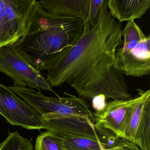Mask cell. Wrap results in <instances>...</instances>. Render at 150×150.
<instances>
[{
	"label": "cell",
	"mask_w": 150,
	"mask_h": 150,
	"mask_svg": "<svg viewBox=\"0 0 150 150\" xmlns=\"http://www.w3.org/2000/svg\"><path fill=\"white\" fill-rule=\"evenodd\" d=\"M121 23L107 11L105 0L98 21L75 45L51 64L46 79L52 86L68 84L78 97L91 100L103 95L112 100L132 98L115 53L123 44Z\"/></svg>",
	"instance_id": "obj_1"
},
{
	"label": "cell",
	"mask_w": 150,
	"mask_h": 150,
	"mask_svg": "<svg viewBox=\"0 0 150 150\" xmlns=\"http://www.w3.org/2000/svg\"><path fill=\"white\" fill-rule=\"evenodd\" d=\"M85 23L81 18L50 14L38 1L23 35L13 45L41 72L75 45L82 34Z\"/></svg>",
	"instance_id": "obj_2"
},
{
	"label": "cell",
	"mask_w": 150,
	"mask_h": 150,
	"mask_svg": "<svg viewBox=\"0 0 150 150\" xmlns=\"http://www.w3.org/2000/svg\"><path fill=\"white\" fill-rule=\"evenodd\" d=\"M10 88L36 110L43 120L70 116H86L94 120V112L87 101L65 93L67 97L45 96L26 86L14 84Z\"/></svg>",
	"instance_id": "obj_3"
},
{
	"label": "cell",
	"mask_w": 150,
	"mask_h": 150,
	"mask_svg": "<svg viewBox=\"0 0 150 150\" xmlns=\"http://www.w3.org/2000/svg\"><path fill=\"white\" fill-rule=\"evenodd\" d=\"M123 45L115 57L121 70L127 76L140 77L150 74V37L145 36L134 20L127 21L122 30Z\"/></svg>",
	"instance_id": "obj_4"
},
{
	"label": "cell",
	"mask_w": 150,
	"mask_h": 150,
	"mask_svg": "<svg viewBox=\"0 0 150 150\" xmlns=\"http://www.w3.org/2000/svg\"><path fill=\"white\" fill-rule=\"evenodd\" d=\"M0 72L10 77L14 84L54 92L46 78L24 53L13 45L0 47Z\"/></svg>",
	"instance_id": "obj_5"
},
{
	"label": "cell",
	"mask_w": 150,
	"mask_h": 150,
	"mask_svg": "<svg viewBox=\"0 0 150 150\" xmlns=\"http://www.w3.org/2000/svg\"><path fill=\"white\" fill-rule=\"evenodd\" d=\"M0 114L12 126L31 130L44 129L41 115L10 88L0 83Z\"/></svg>",
	"instance_id": "obj_6"
},
{
	"label": "cell",
	"mask_w": 150,
	"mask_h": 150,
	"mask_svg": "<svg viewBox=\"0 0 150 150\" xmlns=\"http://www.w3.org/2000/svg\"><path fill=\"white\" fill-rule=\"evenodd\" d=\"M139 99L138 94L129 99L115 100L107 103L103 109L94 112L95 127L122 138V130L128 115Z\"/></svg>",
	"instance_id": "obj_7"
},
{
	"label": "cell",
	"mask_w": 150,
	"mask_h": 150,
	"mask_svg": "<svg viewBox=\"0 0 150 150\" xmlns=\"http://www.w3.org/2000/svg\"><path fill=\"white\" fill-rule=\"evenodd\" d=\"M44 129L62 138L84 137L98 139L101 130L96 127L93 120L86 116L56 117L44 120Z\"/></svg>",
	"instance_id": "obj_8"
},
{
	"label": "cell",
	"mask_w": 150,
	"mask_h": 150,
	"mask_svg": "<svg viewBox=\"0 0 150 150\" xmlns=\"http://www.w3.org/2000/svg\"><path fill=\"white\" fill-rule=\"evenodd\" d=\"M6 14L17 40L24 33L38 0H4Z\"/></svg>",
	"instance_id": "obj_9"
},
{
	"label": "cell",
	"mask_w": 150,
	"mask_h": 150,
	"mask_svg": "<svg viewBox=\"0 0 150 150\" xmlns=\"http://www.w3.org/2000/svg\"><path fill=\"white\" fill-rule=\"evenodd\" d=\"M111 15L119 23L140 19L149 10L150 0H107Z\"/></svg>",
	"instance_id": "obj_10"
},
{
	"label": "cell",
	"mask_w": 150,
	"mask_h": 150,
	"mask_svg": "<svg viewBox=\"0 0 150 150\" xmlns=\"http://www.w3.org/2000/svg\"><path fill=\"white\" fill-rule=\"evenodd\" d=\"M91 0H39L46 11L55 15L81 18L86 20Z\"/></svg>",
	"instance_id": "obj_11"
},
{
	"label": "cell",
	"mask_w": 150,
	"mask_h": 150,
	"mask_svg": "<svg viewBox=\"0 0 150 150\" xmlns=\"http://www.w3.org/2000/svg\"><path fill=\"white\" fill-rule=\"evenodd\" d=\"M98 139L89 137H78L63 138V144L66 150H100L106 131L101 129Z\"/></svg>",
	"instance_id": "obj_12"
},
{
	"label": "cell",
	"mask_w": 150,
	"mask_h": 150,
	"mask_svg": "<svg viewBox=\"0 0 150 150\" xmlns=\"http://www.w3.org/2000/svg\"><path fill=\"white\" fill-rule=\"evenodd\" d=\"M16 39L6 14L4 0H0V47L14 45Z\"/></svg>",
	"instance_id": "obj_13"
},
{
	"label": "cell",
	"mask_w": 150,
	"mask_h": 150,
	"mask_svg": "<svg viewBox=\"0 0 150 150\" xmlns=\"http://www.w3.org/2000/svg\"><path fill=\"white\" fill-rule=\"evenodd\" d=\"M105 131L102 148L100 150H141L137 144L130 140Z\"/></svg>",
	"instance_id": "obj_14"
},
{
	"label": "cell",
	"mask_w": 150,
	"mask_h": 150,
	"mask_svg": "<svg viewBox=\"0 0 150 150\" xmlns=\"http://www.w3.org/2000/svg\"><path fill=\"white\" fill-rule=\"evenodd\" d=\"M35 150H66L63 138L49 131L38 136L35 142Z\"/></svg>",
	"instance_id": "obj_15"
},
{
	"label": "cell",
	"mask_w": 150,
	"mask_h": 150,
	"mask_svg": "<svg viewBox=\"0 0 150 150\" xmlns=\"http://www.w3.org/2000/svg\"><path fill=\"white\" fill-rule=\"evenodd\" d=\"M31 140L23 137L18 132L9 133L7 138L0 144V150H33Z\"/></svg>",
	"instance_id": "obj_16"
},
{
	"label": "cell",
	"mask_w": 150,
	"mask_h": 150,
	"mask_svg": "<svg viewBox=\"0 0 150 150\" xmlns=\"http://www.w3.org/2000/svg\"><path fill=\"white\" fill-rule=\"evenodd\" d=\"M135 144L141 150H150V108L144 113L137 131Z\"/></svg>",
	"instance_id": "obj_17"
},
{
	"label": "cell",
	"mask_w": 150,
	"mask_h": 150,
	"mask_svg": "<svg viewBox=\"0 0 150 150\" xmlns=\"http://www.w3.org/2000/svg\"><path fill=\"white\" fill-rule=\"evenodd\" d=\"M104 1L105 0H91L89 13L85 23L84 27H92L98 21Z\"/></svg>",
	"instance_id": "obj_18"
},
{
	"label": "cell",
	"mask_w": 150,
	"mask_h": 150,
	"mask_svg": "<svg viewBox=\"0 0 150 150\" xmlns=\"http://www.w3.org/2000/svg\"><path fill=\"white\" fill-rule=\"evenodd\" d=\"M105 96L103 95L96 96L92 100V106L96 112L100 111L103 109L106 105Z\"/></svg>",
	"instance_id": "obj_19"
}]
</instances>
